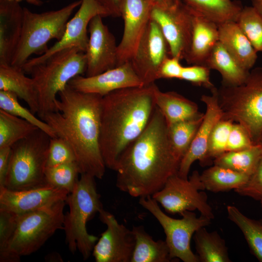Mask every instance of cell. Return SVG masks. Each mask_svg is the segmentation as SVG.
Here are the masks:
<instances>
[{"mask_svg":"<svg viewBox=\"0 0 262 262\" xmlns=\"http://www.w3.org/2000/svg\"><path fill=\"white\" fill-rule=\"evenodd\" d=\"M180 80L189 82L194 85L210 90L215 87L210 78V69L203 65L183 66Z\"/></svg>","mask_w":262,"mask_h":262,"instance_id":"41","label":"cell"},{"mask_svg":"<svg viewBox=\"0 0 262 262\" xmlns=\"http://www.w3.org/2000/svg\"><path fill=\"white\" fill-rule=\"evenodd\" d=\"M180 60L177 57L169 56L163 63L160 69L159 79H180L183 66Z\"/></svg>","mask_w":262,"mask_h":262,"instance_id":"44","label":"cell"},{"mask_svg":"<svg viewBox=\"0 0 262 262\" xmlns=\"http://www.w3.org/2000/svg\"><path fill=\"white\" fill-rule=\"evenodd\" d=\"M109 14L114 17L121 16V6L123 0H96Z\"/></svg>","mask_w":262,"mask_h":262,"instance_id":"46","label":"cell"},{"mask_svg":"<svg viewBox=\"0 0 262 262\" xmlns=\"http://www.w3.org/2000/svg\"><path fill=\"white\" fill-rule=\"evenodd\" d=\"M51 137L37 129L11 147L4 187L13 191L26 190L47 185L45 179Z\"/></svg>","mask_w":262,"mask_h":262,"instance_id":"7","label":"cell"},{"mask_svg":"<svg viewBox=\"0 0 262 262\" xmlns=\"http://www.w3.org/2000/svg\"><path fill=\"white\" fill-rule=\"evenodd\" d=\"M203 116L202 113L196 117L167 126L172 148L180 161L190 148Z\"/></svg>","mask_w":262,"mask_h":262,"instance_id":"33","label":"cell"},{"mask_svg":"<svg viewBox=\"0 0 262 262\" xmlns=\"http://www.w3.org/2000/svg\"><path fill=\"white\" fill-rule=\"evenodd\" d=\"M180 163L172 148L164 117L155 106L145 129L117 162L116 186L133 197L151 196L178 173Z\"/></svg>","mask_w":262,"mask_h":262,"instance_id":"1","label":"cell"},{"mask_svg":"<svg viewBox=\"0 0 262 262\" xmlns=\"http://www.w3.org/2000/svg\"><path fill=\"white\" fill-rule=\"evenodd\" d=\"M89 40L85 52L86 77L101 73L117 66V47L114 35L97 15L88 25Z\"/></svg>","mask_w":262,"mask_h":262,"instance_id":"17","label":"cell"},{"mask_svg":"<svg viewBox=\"0 0 262 262\" xmlns=\"http://www.w3.org/2000/svg\"><path fill=\"white\" fill-rule=\"evenodd\" d=\"M80 169L76 162L46 166L45 179L47 184L72 192L78 180Z\"/></svg>","mask_w":262,"mask_h":262,"instance_id":"36","label":"cell"},{"mask_svg":"<svg viewBox=\"0 0 262 262\" xmlns=\"http://www.w3.org/2000/svg\"><path fill=\"white\" fill-rule=\"evenodd\" d=\"M169 56L166 39L159 25L150 19L130 62L144 84L148 85L159 79L161 66Z\"/></svg>","mask_w":262,"mask_h":262,"instance_id":"14","label":"cell"},{"mask_svg":"<svg viewBox=\"0 0 262 262\" xmlns=\"http://www.w3.org/2000/svg\"><path fill=\"white\" fill-rule=\"evenodd\" d=\"M192 12V37L184 60L189 64L203 66L213 48L219 41L218 26L202 16Z\"/></svg>","mask_w":262,"mask_h":262,"instance_id":"22","label":"cell"},{"mask_svg":"<svg viewBox=\"0 0 262 262\" xmlns=\"http://www.w3.org/2000/svg\"><path fill=\"white\" fill-rule=\"evenodd\" d=\"M260 144H262V137H261V139Z\"/></svg>","mask_w":262,"mask_h":262,"instance_id":"50","label":"cell"},{"mask_svg":"<svg viewBox=\"0 0 262 262\" xmlns=\"http://www.w3.org/2000/svg\"><path fill=\"white\" fill-rule=\"evenodd\" d=\"M69 193L47 184L21 191L0 188V210L22 214L66 201Z\"/></svg>","mask_w":262,"mask_h":262,"instance_id":"20","label":"cell"},{"mask_svg":"<svg viewBox=\"0 0 262 262\" xmlns=\"http://www.w3.org/2000/svg\"><path fill=\"white\" fill-rule=\"evenodd\" d=\"M24 8L19 2L0 0V64H11L23 26Z\"/></svg>","mask_w":262,"mask_h":262,"instance_id":"21","label":"cell"},{"mask_svg":"<svg viewBox=\"0 0 262 262\" xmlns=\"http://www.w3.org/2000/svg\"><path fill=\"white\" fill-rule=\"evenodd\" d=\"M227 211L229 219L242 232L252 254L262 262V219L249 218L234 206H228Z\"/></svg>","mask_w":262,"mask_h":262,"instance_id":"32","label":"cell"},{"mask_svg":"<svg viewBox=\"0 0 262 262\" xmlns=\"http://www.w3.org/2000/svg\"><path fill=\"white\" fill-rule=\"evenodd\" d=\"M255 145L247 130L233 122L229 137L227 152L245 149Z\"/></svg>","mask_w":262,"mask_h":262,"instance_id":"43","label":"cell"},{"mask_svg":"<svg viewBox=\"0 0 262 262\" xmlns=\"http://www.w3.org/2000/svg\"><path fill=\"white\" fill-rule=\"evenodd\" d=\"M152 6L167 7L177 2L180 0H148Z\"/></svg>","mask_w":262,"mask_h":262,"instance_id":"47","label":"cell"},{"mask_svg":"<svg viewBox=\"0 0 262 262\" xmlns=\"http://www.w3.org/2000/svg\"><path fill=\"white\" fill-rule=\"evenodd\" d=\"M131 230L135 245L131 262H169L172 260L165 241H155L143 226H133Z\"/></svg>","mask_w":262,"mask_h":262,"instance_id":"28","label":"cell"},{"mask_svg":"<svg viewBox=\"0 0 262 262\" xmlns=\"http://www.w3.org/2000/svg\"><path fill=\"white\" fill-rule=\"evenodd\" d=\"M199 262H230L225 240L217 231L209 232L202 227L194 234Z\"/></svg>","mask_w":262,"mask_h":262,"instance_id":"29","label":"cell"},{"mask_svg":"<svg viewBox=\"0 0 262 262\" xmlns=\"http://www.w3.org/2000/svg\"><path fill=\"white\" fill-rule=\"evenodd\" d=\"M0 90L14 93L27 104L33 114L38 113V98L33 80L25 75L21 67L0 64Z\"/></svg>","mask_w":262,"mask_h":262,"instance_id":"24","label":"cell"},{"mask_svg":"<svg viewBox=\"0 0 262 262\" xmlns=\"http://www.w3.org/2000/svg\"><path fill=\"white\" fill-rule=\"evenodd\" d=\"M139 203L155 217L162 227L172 260L199 262L197 255L191 250V240L197 230L211 224V219L201 214L197 217L195 213L190 211L181 213L180 219L172 218L163 212L151 196L140 197Z\"/></svg>","mask_w":262,"mask_h":262,"instance_id":"10","label":"cell"},{"mask_svg":"<svg viewBox=\"0 0 262 262\" xmlns=\"http://www.w3.org/2000/svg\"><path fill=\"white\" fill-rule=\"evenodd\" d=\"M234 191L241 196H248L260 201L262 200V158L247 181Z\"/></svg>","mask_w":262,"mask_h":262,"instance_id":"42","label":"cell"},{"mask_svg":"<svg viewBox=\"0 0 262 262\" xmlns=\"http://www.w3.org/2000/svg\"><path fill=\"white\" fill-rule=\"evenodd\" d=\"M252 6L262 16V0H251Z\"/></svg>","mask_w":262,"mask_h":262,"instance_id":"48","label":"cell"},{"mask_svg":"<svg viewBox=\"0 0 262 262\" xmlns=\"http://www.w3.org/2000/svg\"><path fill=\"white\" fill-rule=\"evenodd\" d=\"M18 214L0 210V262H3L15 233Z\"/></svg>","mask_w":262,"mask_h":262,"instance_id":"40","label":"cell"},{"mask_svg":"<svg viewBox=\"0 0 262 262\" xmlns=\"http://www.w3.org/2000/svg\"><path fill=\"white\" fill-rule=\"evenodd\" d=\"M82 0L74 1L56 10L33 13L24 7V19L20 40L11 65L22 67L33 54L40 55L48 49L51 39L63 36L68 19Z\"/></svg>","mask_w":262,"mask_h":262,"instance_id":"8","label":"cell"},{"mask_svg":"<svg viewBox=\"0 0 262 262\" xmlns=\"http://www.w3.org/2000/svg\"><path fill=\"white\" fill-rule=\"evenodd\" d=\"M66 202L18 214L16 229L3 262H17L37 251L58 229H63Z\"/></svg>","mask_w":262,"mask_h":262,"instance_id":"9","label":"cell"},{"mask_svg":"<svg viewBox=\"0 0 262 262\" xmlns=\"http://www.w3.org/2000/svg\"><path fill=\"white\" fill-rule=\"evenodd\" d=\"M222 118L243 126L255 144L262 136V67L251 69L241 84L216 88Z\"/></svg>","mask_w":262,"mask_h":262,"instance_id":"6","label":"cell"},{"mask_svg":"<svg viewBox=\"0 0 262 262\" xmlns=\"http://www.w3.org/2000/svg\"><path fill=\"white\" fill-rule=\"evenodd\" d=\"M0 110L26 120L52 138L57 136L53 129L46 122L36 117L30 109L23 107L14 93L0 90Z\"/></svg>","mask_w":262,"mask_h":262,"instance_id":"35","label":"cell"},{"mask_svg":"<svg viewBox=\"0 0 262 262\" xmlns=\"http://www.w3.org/2000/svg\"><path fill=\"white\" fill-rule=\"evenodd\" d=\"M73 162H76V156L67 141L59 136L51 138L46 166H52Z\"/></svg>","mask_w":262,"mask_h":262,"instance_id":"39","label":"cell"},{"mask_svg":"<svg viewBox=\"0 0 262 262\" xmlns=\"http://www.w3.org/2000/svg\"><path fill=\"white\" fill-rule=\"evenodd\" d=\"M236 22L255 49L262 52V16L252 6H246Z\"/></svg>","mask_w":262,"mask_h":262,"instance_id":"37","label":"cell"},{"mask_svg":"<svg viewBox=\"0 0 262 262\" xmlns=\"http://www.w3.org/2000/svg\"><path fill=\"white\" fill-rule=\"evenodd\" d=\"M150 18L155 21L168 44L171 57L185 59L190 45L193 13L181 0L168 7L152 6Z\"/></svg>","mask_w":262,"mask_h":262,"instance_id":"12","label":"cell"},{"mask_svg":"<svg viewBox=\"0 0 262 262\" xmlns=\"http://www.w3.org/2000/svg\"><path fill=\"white\" fill-rule=\"evenodd\" d=\"M200 175L196 170L187 179L180 177L177 173L174 174L151 197L167 213L180 214L185 211L197 210L201 215L212 219L214 214L208 203L207 196L202 191L205 189Z\"/></svg>","mask_w":262,"mask_h":262,"instance_id":"11","label":"cell"},{"mask_svg":"<svg viewBox=\"0 0 262 262\" xmlns=\"http://www.w3.org/2000/svg\"><path fill=\"white\" fill-rule=\"evenodd\" d=\"M58 95L57 111L47 113L41 119L70 144L80 174L101 179L106 167L100 145L102 97L78 91L68 85Z\"/></svg>","mask_w":262,"mask_h":262,"instance_id":"2","label":"cell"},{"mask_svg":"<svg viewBox=\"0 0 262 262\" xmlns=\"http://www.w3.org/2000/svg\"><path fill=\"white\" fill-rule=\"evenodd\" d=\"M37 129L26 120L0 110V149L11 147Z\"/></svg>","mask_w":262,"mask_h":262,"instance_id":"34","label":"cell"},{"mask_svg":"<svg viewBox=\"0 0 262 262\" xmlns=\"http://www.w3.org/2000/svg\"><path fill=\"white\" fill-rule=\"evenodd\" d=\"M205 189L217 193L234 190L244 185L249 177L229 168L214 164L200 175Z\"/></svg>","mask_w":262,"mask_h":262,"instance_id":"31","label":"cell"},{"mask_svg":"<svg viewBox=\"0 0 262 262\" xmlns=\"http://www.w3.org/2000/svg\"><path fill=\"white\" fill-rule=\"evenodd\" d=\"M152 6L148 0H123L121 16L124 27L117 47V66L133 57L150 19Z\"/></svg>","mask_w":262,"mask_h":262,"instance_id":"18","label":"cell"},{"mask_svg":"<svg viewBox=\"0 0 262 262\" xmlns=\"http://www.w3.org/2000/svg\"><path fill=\"white\" fill-rule=\"evenodd\" d=\"M80 175V179L66 200L69 210L65 214L63 229L70 251L74 254L78 249L86 260L98 239L97 236L88 233L86 223L103 208L95 178L85 173Z\"/></svg>","mask_w":262,"mask_h":262,"instance_id":"4","label":"cell"},{"mask_svg":"<svg viewBox=\"0 0 262 262\" xmlns=\"http://www.w3.org/2000/svg\"><path fill=\"white\" fill-rule=\"evenodd\" d=\"M11 153V147L0 149V188L4 186L9 166Z\"/></svg>","mask_w":262,"mask_h":262,"instance_id":"45","label":"cell"},{"mask_svg":"<svg viewBox=\"0 0 262 262\" xmlns=\"http://www.w3.org/2000/svg\"><path fill=\"white\" fill-rule=\"evenodd\" d=\"M192 11L218 26L237 21L243 9L239 2L231 0H181Z\"/></svg>","mask_w":262,"mask_h":262,"instance_id":"27","label":"cell"},{"mask_svg":"<svg viewBox=\"0 0 262 262\" xmlns=\"http://www.w3.org/2000/svg\"><path fill=\"white\" fill-rule=\"evenodd\" d=\"M210 91V95L201 97L200 100L206 106L205 113L190 148L180 163L177 174L183 178H188L191 165L195 161H198L202 166L212 164L208 157L209 142L214 127L223 115L218 101L216 87Z\"/></svg>","mask_w":262,"mask_h":262,"instance_id":"16","label":"cell"},{"mask_svg":"<svg viewBox=\"0 0 262 262\" xmlns=\"http://www.w3.org/2000/svg\"><path fill=\"white\" fill-rule=\"evenodd\" d=\"M68 85L78 91L104 97L117 90L145 84L129 61L95 76H77Z\"/></svg>","mask_w":262,"mask_h":262,"instance_id":"19","label":"cell"},{"mask_svg":"<svg viewBox=\"0 0 262 262\" xmlns=\"http://www.w3.org/2000/svg\"><path fill=\"white\" fill-rule=\"evenodd\" d=\"M19 2L21 0H25L28 3L33 5L34 6H40L43 4V1L42 0H7Z\"/></svg>","mask_w":262,"mask_h":262,"instance_id":"49","label":"cell"},{"mask_svg":"<svg viewBox=\"0 0 262 262\" xmlns=\"http://www.w3.org/2000/svg\"><path fill=\"white\" fill-rule=\"evenodd\" d=\"M97 15L102 17L110 16L109 13L96 0H82L80 8L68 21L62 38L43 54L29 59L22 67L24 72L28 73L33 66L66 49L75 47L85 52L89 40L87 27L92 18Z\"/></svg>","mask_w":262,"mask_h":262,"instance_id":"13","label":"cell"},{"mask_svg":"<svg viewBox=\"0 0 262 262\" xmlns=\"http://www.w3.org/2000/svg\"><path fill=\"white\" fill-rule=\"evenodd\" d=\"M233 122L222 118L214 127L208 148V157L212 163L214 159L227 152L229 137Z\"/></svg>","mask_w":262,"mask_h":262,"instance_id":"38","label":"cell"},{"mask_svg":"<svg viewBox=\"0 0 262 262\" xmlns=\"http://www.w3.org/2000/svg\"><path fill=\"white\" fill-rule=\"evenodd\" d=\"M203 66L217 71L222 77L221 85L225 86L242 83L250 71L243 68L219 41L213 48Z\"/></svg>","mask_w":262,"mask_h":262,"instance_id":"26","label":"cell"},{"mask_svg":"<svg viewBox=\"0 0 262 262\" xmlns=\"http://www.w3.org/2000/svg\"><path fill=\"white\" fill-rule=\"evenodd\" d=\"M154 101L167 126L202 114L194 101L174 91H161L158 86L154 91Z\"/></svg>","mask_w":262,"mask_h":262,"instance_id":"25","label":"cell"},{"mask_svg":"<svg viewBox=\"0 0 262 262\" xmlns=\"http://www.w3.org/2000/svg\"><path fill=\"white\" fill-rule=\"evenodd\" d=\"M262 158V144L227 152L216 158L214 164L229 168L250 177L256 170Z\"/></svg>","mask_w":262,"mask_h":262,"instance_id":"30","label":"cell"},{"mask_svg":"<svg viewBox=\"0 0 262 262\" xmlns=\"http://www.w3.org/2000/svg\"><path fill=\"white\" fill-rule=\"evenodd\" d=\"M106 230L96 243L92 255L96 262H131L135 245L132 230L120 224L103 209L98 213Z\"/></svg>","mask_w":262,"mask_h":262,"instance_id":"15","label":"cell"},{"mask_svg":"<svg viewBox=\"0 0 262 262\" xmlns=\"http://www.w3.org/2000/svg\"><path fill=\"white\" fill-rule=\"evenodd\" d=\"M157 86L125 88L102 97L100 145L106 167L115 170L121 155L147 126L156 106Z\"/></svg>","mask_w":262,"mask_h":262,"instance_id":"3","label":"cell"},{"mask_svg":"<svg viewBox=\"0 0 262 262\" xmlns=\"http://www.w3.org/2000/svg\"><path fill=\"white\" fill-rule=\"evenodd\" d=\"M218 26L219 41L245 69L253 68L257 59V51L235 21Z\"/></svg>","mask_w":262,"mask_h":262,"instance_id":"23","label":"cell"},{"mask_svg":"<svg viewBox=\"0 0 262 262\" xmlns=\"http://www.w3.org/2000/svg\"><path fill=\"white\" fill-rule=\"evenodd\" d=\"M86 67L85 52L72 47L57 52L29 71L37 92V114L40 119L47 113L57 111V95L72 79L85 73Z\"/></svg>","mask_w":262,"mask_h":262,"instance_id":"5","label":"cell"},{"mask_svg":"<svg viewBox=\"0 0 262 262\" xmlns=\"http://www.w3.org/2000/svg\"><path fill=\"white\" fill-rule=\"evenodd\" d=\"M260 202H261V206H262V200H261V201H260Z\"/></svg>","mask_w":262,"mask_h":262,"instance_id":"51","label":"cell"}]
</instances>
